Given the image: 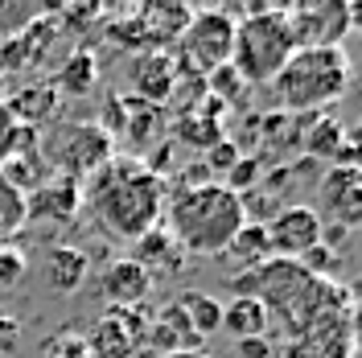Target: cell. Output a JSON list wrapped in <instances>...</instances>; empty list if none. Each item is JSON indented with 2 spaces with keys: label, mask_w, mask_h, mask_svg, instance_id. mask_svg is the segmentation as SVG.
Returning a JSON list of instances; mask_svg holds the SVG:
<instances>
[{
  "label": "cell",
  "mask_w": 362,
  "mask_h": 358,
  "mask_svg": "<svg viewBox=\"0 0 362 358\" xmlns=\"http://www.w3.org/2000/svg\"><path fill=\"white\" fill-rule=\"evenodd\" d=\"M165 178L148 169L144 157H119L115 153L107 165H99L83 181V202H87L90 219L103 226L112 239H144L148 231H157L165 219Z\"/></svg>",
  "instance_id": "obj_1"
},
{
  "label": "cell",
  "mask_w": 362,
  "mask_h": 358,
  "mask_svg": "<svg viewBox=\"0 0 362 358\" xmlns=\"http://www.w3.org/2000/svg\"><path fill=\"white\" fill-rule=\"evenodd\" d=\"M247 223L243 198L230 194L226 185H194V190H173L165 202L160 226L185 255H226L230 239Z\"/></svg>",
  "instance_id": "obj_2"
},
{
  "label": "cell",
  "mask_w": 362,
  "mask_h": 358,
  "mask_svg": "<svg viewBox=\"0 0 362 358\" xmlns=\"http://www.w3.org/2000/svg\"><path fill=\"white\" fill-rule=\"evenodd\" d=\"M350 54L346 50H293V58L272 79V108L284 115H321L350 91Z\"/></svg>",
  "instance_id": "obj_3"
},
{
  "label": "cell",
  "mask_w": 362,
  "mask_h": 358,
  "mask_svg": "<svg viewBox=\"0 0 362 358\" xmlns=\"http://www.w3.org/2000/svg\"><path fill=\"white\" fill-rule=\"evenodd\" d=\"M293 33L284 21V8H264L235 21V45H230V67L243 79V87H268L280 74V67L293 58Z\"/></svg>",
  "instance_id": "obj_4"
},
{
  "label": "cell",
  "mask_w": 362,
  "mask_h": 358,
  "mask_svg": "<svg viewBox=\"0 0 362 358\" xmlns=\"http://www.w3.org/2000/svg\"><path fill=\"white\" fill-rule=\"evenodd\" d=\"M37 153H42L49 178L83 181L115 157V140L95 120H54L45 132H37Z\"/></svg>",
  "instance_id": "obj_5"
},
{
  "label": "cell",
  "mask_w": 362,
  "mask_h": 358,
  "mask_svg": "<svg viewBox=\"0 0 362 358\" xmlns=\"http://www.w3.org/2000/svg\"><path fill=\"white\" fill-rule=\"evenodd\" d=\"M230 45H235V17H230V8H202L181 29L177 45H173L177 50L173 62L181 70H194V74L206 79L210 70L230 62Z\"/></svg>",
  "instance_id": "obj_6"
},
{
  "label": "cell",
  "mask_w": 362,
  "mask_h": 358,
  "mask_svg": "<svg viewBox=\"0 0 362 358\" xmlns=\"http://www.w3.org/2000/svg\"><path fill=\"white\" fill-rule=\"evenodd\" d=\"M284 21L296 50H341L346 33L358 21V8L346 0H309L284 8Z\"/></svg>",
  "instance_id": "obj_7"
},
{
  "label": "cell",
  "mask_w": 362,
  "mask_h": 358,
  "mask_svg": "<svg viewBox=\"0 0 362 358\" xmlns=\"http://www.w3.org/2000/svg\"><path fill=\"white\" fill-rule=\"evenodd\" d=\"M321 226H325V219H321V210H313V206H280L276 214H272V223L264 226L268 231V247H272V260H300L309 247L321 243Z\"/></svg>",
  "instance_id": "obj_8"
},
{
  "label": "cell",
  "mask_w": 362,
  "mask_h": 358,
  "mask_svg": "<svg viewBox=\"0 0 362 358\" xmlns=\"http://www.w3.org/2000/svg\"><path fill=\"white\" fill-rule=\"evenodd\" d=\"M173 83H177V62L169 50H140L128 62V87H132V99H140V103L165 108Z\"/></svg>",
  "instance_id": "obj_9"
},
{
  "label": "cell",
  "mask_w": 362,
  "mask_h": 358,
  "mask_svg": "<svg viewBox=\"0 0 362 358\" xmlns=\"http://www.w3.org/2000/svg\"><path fill=\"white\" fill-rule=\"evenodd\" d=\"M83 206V185L66 178H49L45 185H37L25 198V223H45V226H62L78 214Z\"/></svg>",
  "instance_id": "obj_10"
},
{
  "label": "cell",
  "mask_w": 362,
  "mask_h": 358,
  "mask_svg": "<svg viewBox=\"0 0 362 358\" xmlns=\"http://www.w3.org/2000/svg\"><path fill=\"white\" fill-rule=\"evenodd\" d=\"M321 206L329 210V223L338 226H358L362 219V178L358 165H329V173L321 178Z\"/></svg>",
  "instance_id": "obj_11"
},
{
  "label": "cell",
  "mask_w": 362,
  "mask_h": 358,
  "mask_svg": "<svg viewBox=\"0 0 362 358\" xmlns=\"http://www.w3.org/2000/svg\"><path fill=\"white\" fill-rule=\"evenodd\" d=\"M99 289H103V296L112 301V309H140L144 296L153 292V276L128 255V260H112V264L103 268Z\"/></svg>",
  "instance_id": "obj_12"
},
{
  "label": "cell",
  "mask_w": 362,
  "mask_h": 358,
  "mask_svg": "<svg viewBox=\"0 0 362 358\" xmlns=\"http://www.w3.org/2000/svg\"><path fill=\"white\" fill-rule=\"evenodd\" d=\"M173 140H177V144H185V149L210 153L218 140H226V136H223V103L206 95L194 112L177 115V120H173Z\"/></svg>",
  "instance_id": "obj_13"
},
{
  "label": "cell",
  "mask_w": 362,
  "mask_h": 358,
  "mask_svg": "<svg viewBox=\"0 0 362 358\" xmlns=\"http://www.w3.org/2000/svg\"><path fill=\"white\" fill-rule=\"evenodd\" d=\"M4 108H8V115H13L21 128L42 132V128H49V124L58 120V112H62V95L54 91V83H33V87L17 91Z\"/></svg>",
  "instance_id": "obj_14"
},
{
  "label": "cell",
  "mask_w": 362,
  "mask_h": 358,
  "mask_svg": "<svg viewBox=\"0 0 362 358\" xmlns=\"http://www.w3.org/2000/svg\"><path fill=\"white\" fill-rule=\"evenodd\" d=\"M160 128H165V108H153V103H140L132 95H124V120H119V140H128V149L144 153L160 140Z\"/></svg>",
  "instance_id": "obj_15"
},
{
  "label": "cell",
  "mask_w": 362,
  "mask_h": 358,
  "mask_svg": "<svg viewBox=\"0 0 362 358\" xmlns=\"http://www.w3.org/2000/svg\"><path fill=\"white\" fill-rule=\"evenodd\" d=\"M87 268L90 264L78 247H49V255H45V284L58 296H74L83 289V280H87Z\"/></svg>",
  "instance_id": "obj_16"
},
{
  "label": "cell",
  "mask_w": 362,
  "mask_h": 358,
  "mask_svg": "<svg viewBox=\"0 0 362 358\" xmlns=\"http://www.w3.org/2000/svg\"><path fill=\"white\" fill-rule=\"evenodd\" d=\"M132 260L148 272V276H153V272H181V268H185V251L169 239V231H165V226L148 231L144 239H136Z\"/></svg>",
  "instance_id": "obj_17"
},
{
  "label": "cell",
  "mask_w": 362,
  "mask_h": 358,
  "mask_svg": "<svg viewBox=\"0 0 362 358\" xmlns=\"http://www.w3.org/2000/svg\"><path fill=\"white\" fill-rule=\"evenodd\" d=\"M223 330L235 342H247V337H264L268 334V313L255 296H230V305H223Z\"/></svg>",
  "instance_id": "obj_18"
},
{
  "label": "cell",
  "mask_w": 362,
  "mask_h": 358,
  "mask_svg": "<svg viewBox=\"0 0 362 358\" xmlns=\"http://www.w3.org/2000/svg\"><path fill=\"white\" fill-rule=\"evenodd\" d=\"M99 87V67H95V58H90L87 50H78V54H70L62 70H58V79H54V91L58 95H74V99H83L90 91Z\"/></svg>",
  "instance_id": "obj_19"
},
{
  "label": "cell",
  "mask_w": 362,
  "mask_h": 358,
  "mask_svg": "<svg viewBox=\"0 0 362 358\" xmlns=\"http://www.w3.org/2000/svg\"><path fill=\"white\" fill-rule=\"evenodd\" d=\"M177 309L185 313L189 330H194L198 337L223 330V305H218V296H210V292H181Z\"/></svg>",
  "instance_id": "obj_20"
},
{
  "label": "cell",
  "mask_w": 362,
  "mask_h": 358,
  "mask_svg": "<svg viewBox=\"0 0 362 358\" xmlns=\"http://www.w3.org/2000/svg\"><path fill=\"white\" fill-rule=\"evenodd\" d=\"M226 251H230V255H235V260H239V264H243V268H259V264H268L272 260V247H268V231H264V223H243L239 226V235H235V239H230V247H226Z\"/></svg>",
  "instance_id": "obj_21"
},
{
  "label": "cell",
  "mask_w": 362,
  "mask_h": 358,
  "mask_svg": "<svg viewBox=\"0 0 362 358\" xmlns=\"http://www.w3.org/2000/svg\"><path fill=\"white\" fill-rule=\"evenodd\" d=\"M25 226V194L0 178V243Z\"/></svg>",
  "instance_id": "obj_22"
},
{
  "label": "cell",
  "mask_w": 362,
  "mask_h": 358,
  "mask_svg": "<svg viewBox=\"0 0 362 358\" xmlns=\"http://www.w3.org/2000/svg\"><path fill=\"white\" fill-rule=\"evenodd\" d=\"M296 264L309 272V276H317V280H329V276L338 272L341 255H338V251H329L325 243H317V247H309V251H305V255H300Z\"/></svg>",
  "instance_id": "obj_23"
},
{
  "label": "cell",
  "mask_w": 362,
  "mask_h": 358,
  "mask_svg": "<svg viewBox=\"0 0 362 358\" xmlns=\"http://www.w3.org/2000/svg\"><path fill=\"white\" fill-rule=\"evenodd\" d=\"M25 272H29L25 251H17V247H0V284H4V289H8V284H21Z\"/></svg>",
  "instance_id": "obj_24"
},
{
  "label": "cell",
  "mask_w": 362,
  "mask_h": 358,
  "mask_svg": "<svg viewBox=\"0 0 362 358\" xmlns=\"http://www.w3.org/2000/svg\"><path fill=\"white\" fill-rule=\"evenodd\" d=\"M21 132H25V128L17 124V120H13V115H8L4 99H0V165H4V161L17 153V144H21Z\"/></svg>",
  "instance_id": "obj_25"
},
{
  "label": "cell",
  "mask_w": 362,
  "mask_h": 358,
  "mask_svg": "<svg viewBox=\"0 0 362 358\" xmlns=\"http://www.w3.org/2000/svg\"><path fill=\"white\" fill-rule=\"evenodd\" d=\"M235 161H239V149H235L230 140H218V144L202 157V165L210 169V178H214V173H230V169H235Z\"/></svg>",
  "instance_id": "obj_26"
},
{
  "label": "cell",
  "mask_w": 362,
  "mask_h": 358,
  "mask_svg": "<svg viewBox=\"0 0 362 358\" xmlns=\"http://www.w3.org/2000/svg\"><path fill=\"white\" fill-rule=\"evenodd\" d=\"M21 346V325L13 317H0V354H13Z\"/></svg>",
  "instance_id": "obj_27"
},
{
  "label": "cell",
  "mask_w": 362,
  "mask_h": 358,
  "mask_svg": "<svg viewBox=\"0 0 362 358\" xmlns=\"http://www.w3.org/2000/svg\"><path fill=\"white\" fill-rule=\"evenodd\" d=\"M239 358H272V346L268 337H247V342H235Z\"/></svg>",
  "instance_id": "obj_28"
},
{
  "label": "cell",
  "mask_w": 362,
  "mask_h": 358,
  "mask_svg": "<svg viewBox=\"0 0 362 358\" xmlns=\"http://www.w3.org/2000/svg\"><path fill=\"white\" fill-rule=\"evenodd\" d=\"M160 358H210L206 350H173V354H160Z\"/></svg>",
  "instance_id": "obj_29"
},
{
  "label": "cell",
  "mask_w": 362,
  "mask_h": 358,
  "mask_svg": "<svg viewBox=\"0 0 362 358\" xmlns=\"http://www.w3.org/2000/svg\"><path fill=\"white\" fill-rule=\"evenodd\" d=\"M70 354H87V342H78V337H70V346H66Z\"/></svg>",
  "instance_id": "obj_30"
}]
</instances>
